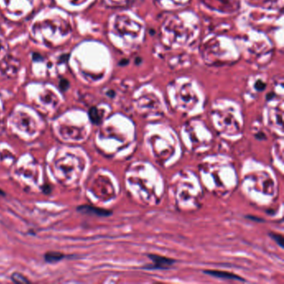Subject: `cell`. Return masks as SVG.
<instances>
[{
	"label": "cell",
	"instance_id": "cell-6",
	"mask_svg": "<svg viewBox=\"0 0 284 284\" xmlns=\"http://www.w3.org/2000/svg\"><path fill=\"white\" fill-rule=\"evenodd\" d=\"M12 280H13L14 282H18V283H27V282H29V280H28L25 277H23V275H21L19 272H14L12 275Z\"/></svg>",
	"mask_w": 284,
	"mask_h": 284
},
{
	"label": "cell",
	"instance_id": "cell-2",
	"mask_svg": "<svg viewBox=\"0 0 284 284\" xmlns=\"http://www.w3.org/2000/svg\"><path fill=\"white\" fill-rule=\"evenodd\" d=\"M77 211L80 213L93 214V215H96L98 217H108L112 215L113 213L109 210L103 209V208L91 206V205H82L77 207Z\"/></svg>",
	"mask_w": 284,
	"mask_h": 284
},
{
	"label": "cell",
	"instance_id": "cell-8",
	"mask_svg": "<svg viewBox=\"0 0 284 284\" xmlns=\"http://www.w3.org/2000/svg\"><path fill=\"white\" fill-rule=\"evenodd\" d=\"M68 87V82L67 80H65V79H63V80L60 82V88H61L63 91H65L67 88Z\"/></svg>",
	"mask_w": 284,
	"mask_h": 284
},
{
	"label": "cell",
	"instance_id": "cell-11",
	"mask_svg": "<svg viewBox=\"0 0 284 284\" xmlns=\"http://www.w3.org/2000/svg\"><path fill=\"white\" fill-rule=\"evenodd\" d=\"M0 195H5V193L2 189H0Z\"/></svg>",
	"mask_w": 284,
	"mask_h": 284
},
{
	"label": "cell",
	"instance_id": "cell-4",
	"mask_svg": "<svg viewBox=\"0 0 284 284\" xmlns=\"http://www.w3.org/2000/svg\"><path fill=\"white\" fill-rule=\"evenodd\" d=\"M44 258L46 262H48L49 263H53L64 258V255L58 252H49L46 253Z\"/></svg>",
	"mask_w": 284,
	"mask_h": 284
},
{
	"label": "cell",
	"instance_id": "cell-7",
	"mask_svg": "<svg viewBox=\"0 0 284 284\" xmlns=\"http://www.w3.org/2000/svg\"><path fill=\"white\" fill-rule=\"evenodd\" d=\"M269 236L271 237L274 240L275 242L278 243V245L280 246L281 248H283L284 247V240H283V237L280 234H277V233H269Z\"/></svg>",
	"mask_w": 284,
	"mask_h": 284
},
{
	"label": "cell",
	"instance_id": "cell-1",
	"mask_svg": "<svg viewBox=\"0 0 284 284\" xmlns=\"http://www.w3.org/2000/svg\"><path fill=\"white\" fill-rule=\"evenodd\" d=\"M149 258L151 259L153 262V264L151 266H147L145 267V269H150V270H154V269H168L171 267L172 265L174 263L175 260L172 258H166V257H162V256L156 255V254H149Z\"/></svg>",
	"mask_w": 284,
	"mask_h": 284
},
{
	"label": "cell",
	"instance_id": "cell-3",
	"mask_svg": "<svg viewBox=\"0 0 284 284\" xmlns=\"http://www.w3.org/2000/svg\"><path fill=\"white\" fill-rule=\"evenodd\" d=\"M204 273L210 276H213L214 278H223V279H228V280H237V281L244 282L245 280L239 277L238 275L232 273V272H228L223 271H217V270H205L204 271Z\"/></svg>",
	"mask_w": 284,
	"mask_h": 284
},
{
	"label": "cell",
	"instance_id": "cell-5",
	"mask_svg": "<svg viewBox=\"0 0 284 284\" xmlns=\"http://www.w3.org/2000/svg\"><path fill=\"white\" fill-rule=\"evenodd\" d=\"M88 116H89L91 122L94 124L98 125L101 123V117L99 115V113H98V110L95 107L90 108L89 112H88Z\"/></svg>",
	"mask_w": 284,
	"mask_h": 284
},
{
	"label": "cell",
	"instance_id": "cell-10",
	"mask_svg": "<svg viewBox=\"0 0 284 284\" xmlns=\"http://www.w3.org/2000/svg\"><path fill=\"white\" fill-rule=\"evenodd\" d=\"M248 218L249 219H252L254 220V221H257V222H263V220L262 219V218H259V217H253V216H247Z\"/></svg>",
	"mask_w": 284,
	"mask_h": 284
},
{
	"label": "cell",
	"instance_id": "cell-9",
	"mask_svg": "<svg viewBox=\"0 0 284 284\" xmlns=\"http://www.w3.org/2000/svg\"><path fill=\"white\" fill-rule=\"evenodd\" d=\"M255 87H256V88L258 89V90L262 91V90H263V89L265 88V84H262V82H260V81H259V82H258V83L256 84Z\"/></svg>",
	"mask_w": 284,
	"mask_h": 284
}]
</instances>
